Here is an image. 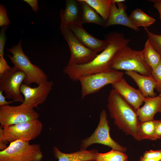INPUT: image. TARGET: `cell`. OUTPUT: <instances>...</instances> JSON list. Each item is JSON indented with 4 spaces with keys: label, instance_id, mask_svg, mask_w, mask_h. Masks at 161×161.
Here are the masks:
<instances>
[{
    "label": "cell",
    "instance_id": "14",
    "mask_svg": "<svg viewBox=\"0 0 161 161\" xmlns=\"http://www.w3.org/2000/svg\"><path fill=\"white\" fill-rule=\"evenodd\" d=\"M80 41L85 46L98 53L106 49L107 42L94 37L83 28L82 25L70 24L67 26Z\"/></svg>",
    "mask_w": 161,
    "mask_h": 161
},
{
    "label": "cell",
    "instance_id": "13",
    "mask_svg": "<svg viewBox=\"0 0 161 161\" xmlns=\"http://www.w3.org/2000/svg\"><path fill=\"white\" fill-rule=\"evenodd\" d=\"M112 85L113 89L135 110L140 108L144 102L145 97L141 92L129 85L123 78Z\"/></svg>",
    "mask_w": 161,
    "mask_h": 161
},
{
    "label": "cell",
    "instance_id": "16",
    "mask_svg": "<svg viewBox=\"0 0 161 161\" xmlns=\"http://www.w3.org/2000/svg\"><path fill=\"white\" fill-rule=\"evenodd\" d=\"M126 6L123 3H112L109 18L103 27H107L113 25H122L138 32L140 29L135 26L128 16Z\"/></svg>",
    "mask_w": 161,
    "mask_h": 161
},
{
    "label": "cell",
    "instance_id": "9",
    "mask_svg": "<svg viewBox=\"0 0 161 161\" xmlns=\"http://www.w3.org/2000/svg\"><path fill=\"white\" fill-rule=\"evenodd\" d=\"M39 114L34 109L22 103L0 107V127L3 128L38 119Z\"/></svg>",
    "mask_w": 161,
    "mask_h": 161
},
{
    "label": "cell",
    "instance_id": "38",
    "mask_svg": "<svg viewBox=\"0 0 161 161\" xmlns=\"http://www.w3.org/2000/svg\"><path fill=\"white\" fill-rule=\"evenodd\" d=\"M159 95L161 97V92H160V93Z\"/></svg>",
    "mask_w": 161,
    "mask_h": 161
},
{
    "label": "cell",
    "instance_id": "8",
    "mask_svg": "<svg viewBox=\"0 0 161 161\" xmlns=\"http://www.w3.org/2000/svg\"><path fill=\"white\" fill-rule=\"evenodd\" d=\"M110 130L107 114L106 111L103 109L100 114L99 121L97 127L90 136L81 141L80 149H86L92 145L97 143L125 153L127 151L126 148L120 145L111 138Z\"/></svg>",
    "mask_w": 161,
    "mask_h": 161
},
{
    "label": "cell",
    "instance_id": "3",
    "mask_svg": "<svg viewBox=\"0 0 161 161\" xmlns=\"http://www.w3.org/2000/svg\"><path fill=\"white\" fill-rule=\"evenodd\" d=\"M110 67L117 70L134 71L147 76H151L152 71L143 59L142 51L133 49L128 45L116 53L112 60Z\"/></svg>",
    "mask_w": 161,
    "mask_h": 161
},
{
    "label": "cell",
    "instance_id": "4",
    "mask_svg": "<svg viewBox=\"0 0 161 161\" xmlns=\"http://www.w3.org/2000/svg\"><path fill=\"white\" fill-rule=\"evenodd\" d=\"M43 124L38 119L11 126L3 128L0 127V150L7 147L6 143L21 140L30 141L39 135L42 130Z\"/></svg>",
    "mask_w": 161,
    "mask_h": 161
},
{
    "label": "cell",
    "instance_id": "6",
    "mask_svg": "<svg viewBox=\"0 0 161 161\" xmlns=\"http://www.w3.org/2000/svg\"><path fill=\"white\" fill-rule=\"evenodd\" d=\"M17 140L0 151V161H41L43 157L40 145Z\"/></svg>",
    "mask_w": 161,
    "mask_h": 161
},
{
    "label": "cell",
    "instance_id": "18",
    "mask_svg": "<svg viewBox=\"0 0 161 161\" xmlns=\"http://www.w3.org/2000/svg\"><path fill=\"white\" fill-rule=\"evenodd\" d=\"M98 151L97 149H82L78 151L67 153L60 151L54 146L53 153L58 161H96Z\"/></svg>",
    "mask_w": 161,
    "mask_h": 161
},
{
    "label": "cell",
    "instance_id": "24",
    "mask_svg": "<svg viewBox=\"0 0 161 161\" xmlns=\"http://www.w3.org/2000/svg\"><path fill=\"white\" fill-rule=\"evenodd\" d=\"M155 121L153 120L140 122L137 128V134L139 141L145 139L155 140Z\"/></svg>",
    "mask_w": 161,
    "mask_h": 161
},
{
    "label": "cell",
    "instance_id": "15",
    "mask_svg": "<svg viewBox=\"0 0 161 161\" xmlns=\"http://www.w3.org/2000/svg\"><path fill=\"white\" fill-rule=\"evenodd\" d=\"M82 8L80 0H66V7L60 11V26L66 27L70 24L82 25Z\"/></svg>",
    "mask_w": 161,
    "mask_h": 161
},
{
    "label": "cell",
    "instance_id": "30",
    "mask_svg": "<svg viewBox=\"0 0 161 161\" xmlns=\"http://www.w3.org/2000/svg\"><path fill=\"white\" fill-rule=\"evenodd\" d=\"M142 157L145 158L161 159V149L146 151Z\"/></svg>",
    "mask_w": 161,
    "mask_h": 161
},
{
    "label": "cell",
    "instance_id": "7",
    "mask_svg": "<svg viewBox=\"0 0 161 161\" xmlns=\"http://www.w3.org/2000/svg\"><path fill=\"white\" fill-rule=\"evenodd\" d=\"M123 72L111 69L81 76L78 81L81 84L82 98L98 92L107 85L117 82L123 78Z\"/></svg>",
    "mask_w": 161,
    "mask_h": 161
},
{
    "label": "cell",
    "instance_id": "1",
    "mask_svg": "<svg viewBox=\"0 0 161 161\" xmlns=\"http://www.w3.org/2000/svg\"><path fill=\"white\" fill-rule=\"evenodd\" d=\"M107 45L91 62L84 64L67 65L63 72L73 81H78L81 76L106 71L111 69L112 60L120 49L128 45L131 40L122 32H112L105 35Z\"/></svg>",
    "mask_w": 161,
    "mask_h": 161
},
{
    "label": "cell",
    "instance_id": "25",
    "mask_svg": "<svg viewBox=\"0 0 161 161\" xmlns=\"http://www.w3.org/2000/svg\"><path fill=\"white\" fill-rule=\"evenodd\" d=\"M128 158L125 153L112 149L106 153L98 152L96 161H125L128 159Z\"/></svg>",
    "mask_w": 161,
    "mask_h": 161
},
{
    "label": "cell",
    "instance_id": "37",
    "mask_svg": "<svg viewBox=\"0 0 161 161\" xmlns=\"http://www.w3.org/2000/svg\"><path fill=\"white\" fill-rule=\"evenodd\" d=\"M126 1L125 0H112V3H114L115 4L123 3Z\"/></svg>",
    "mask_w": 161,
    "mask_h": 161
},
{
    "label": "cell",
    "instance_id": "26",
    "mask_svg": "<svg viewBox=\"0 0 161 161\" xmlns=\"http://www.w3.org/2000/svg\"><path fill=\"white\" fill-rule=\"evenodd\" d=\"M151 44L161 56V35H157L150 31L147 27L144 28Z\"/></svg>",
    "mask_w": 161,
    "mask_h": 161
},
{
    "label": "cell",
    "instance_id": "20",
    "mask_svg": "<svg viewBox=\"0 0 161 161\" xmlns=\"http://www.w3.org/2000/svg\"><path fill=\"white\" fill-rule=\"evenodd\" d=\"M82 8L81 24L92 23L104 26L106 22L84 0H80Z\"/></svg>",
    "mask_w": 161,
    "mask_h": 161
},
{
    "label": "cell",
    "instance_id": "34",
    "mask_svg": "<svg viewBox=\"0 0 161 161\" xmlns=\"http://www.w3.org/2000/svg\"><path fill=\"white\" fill-rule=\"evenodd\" d=\"M3 92L2 91L0 90V107L9 105L14 102L13 100L10 101H6L5 99L6 97L3 95L2 94Z\"/></svg>",
    "mask_w": 161,
    "mask_h": 161
},
{
    "label": "cell",
    "instance_id": "35",
    "mask_svg": "<svg viewBox=\"0 0 161 161\" xmlns=\"http://www.w3.org/2000/svg\"><path fill=\"white\" fill-rule=\"evenodd\" d=\"M151 1L154 2L153 6L158 11L159 14V18L161 21V0H154Z\"/></svg>",
    "mask_w": 161,
    "mask_h": 161
},
{
    "label": "cell",
    "instance_id": "10",
    "mask_svg": "<svg viewBox=\"0 0 161 161\" xmlns=\"http://www.w3.org/2000/svg\"><path fill=\"white\" fill-rule=\"evenodd\" d=\"M60 30L71 52L68 65L85 64L92 61L97 55V53L85 46L67 27L60 26Z\"/></svg>",
    "mask_w": 161,
    "mask_h": 161
},
{
    "label": "cell",
    "instance_id": "32",
    "mask_svg": "<svg viewBox=\"0 0 161 161\" xmlns=\"http://www.w3.org/2000/svg\"><path fill=\"white\" fill-rule=\"evenodd\" d=\"M155 136L157 140L161 139V119L155 120Z\"/></svg>",
    "mask_w": 161,
    "mask_h": 161
},
{
    "label": "cell",
    "instance_id": "29",
    "mask_svg": "<svg viewBox=\"0 0 161 161\" xmlns=\"http://www.w3.org/2000/svg\"><path fill=\"white\" fill-rule=\"evenodd\" d=\"M8 26H4L1 28L0 33V57H4V47L6 39L5 32Z\"/></svg>",
    "mask_w": 161,
    "mask_h": 161
},
{
    "label": "cell",
    "instance_id": "39",
    "mask_svg": "<svg viewBox=\"0 0 161 161\" xmlns=\"http://www.w3.org/2000/svg\"><path fill=\"white\" fill-rule=\"evenodd\" d=\"M125 161H128V159H127Z\"/></svg>",
    "mask_w": 161,
    "mask_h": 161
},
{
    "label": "cell",
    "instance_id": "31",
    "mask_svg": "<svg viewBox=\"0 0 161 161\" xmlns=\"http://www.w3.org/2000/svg\"><path fill=\"white\" fill-rule=\"evenodd\" d=\"M12 68L8 64L4 57H0V76Z\"/></svg>",
    "mask_w": 161,
    "mask_h": 161
},
{
    "label": "cell",
    "instance_id": "17",
    "mask_svg": "<svg viewBox=\"0 0 161 161\" xmlns=\"http://www.w3.org/2000/svg\"><path fill=\"white\" fill-rule=\"evenodd\" d=\"M144 102V105L136 110L140 122L154 120L155 115L161 112V97L159 95L145 97Z\"/></svg>",
    "mask_w": 161,
    "mask_h": 161
},
{
    "label": "cell",
    "instance_id": "22",
    "mask_svg": "<svg viewBox=\"0 0 161 161\" xmlns=\"http://www.w3.org/2000/svg\"><path fill=\"white\" fill-rule=\"evenodd\" d=\"M129 18L133 24L138 27H147L153 24L155 20L143 12L140 8H137L132 11Z\"/></svg>",
    "mask_w": 161,
    "mask_h": 161
},
{
    "label": "cell",
    "instance_id": "11",
    "mask_svg": "<svg viewBox=\"0 0 161 161\" xmlns=\"http://www.w3.org/2000/svg\"><path fill=\"white\" fill-rule=\"evenodd\" d=\"M25 78L24 72L14 66L0 76V90L4 92L6 98L22 103L24 99L20 88Z\"/></svg>",
    "mask_w": 161,
    "mask_h": 161
},
{
    "label": "cell",
    "instance_id": "19",
    "mask_svg": "<svg viewBox=\"0 0 161 161\" xmlns=\"http://www.w3.org/2000/svg\"><path fill=\"white\" fill-rule=\"evenodd\" d=\"M125 73L135 82L139 89L145 97L156 96V93L154 91L156 83L151 76L142 75L134 71H126Z\"/></svg>",
    "mask_w": 161,
    "mask_h": 161
},
{
    "label": "cell",
    "instance_id": "12",
    "mask_svg": "<svg viewBox=\"0 0 161 161\" xmlns=\"http://www.w3.org/2000/svg\"><path fill=\"white\" fill-rule=\"evenodd\" d=\"M53 84V82L47 80L34 87L23 83L20 88L24 99L22 103L33 108L37 107L45 101L52 89Z\"/></svg>",
    "mask_w": 161,
    "mask_h": 161
},
{
    "label": "cell",
    "instance_id": "33",
    "mask_svg": "<svg viewBox=\"0 0 161 161\" xmlns=\"http://www.w3.org/2000/svg\"><path fill=\"white\" fill-rule=\"evenodd\" d=\"M32 7V10L35 12H37L38 10V1L37 0H24Z\"/></svg>",
    "mask_w": 161,
    "mask_h": 161
},
{
    "label": "cell",
    "instance_id": "2",
    "mask_svg": "<svg viewBox=\"0 0 161 161\" xmlns=\"http://www.w3.org/2000/svg\"><path fill=\"white\" fill-rule=\"evenodd\" d=\"M107 107L118 128L139 141L137 130L140 122L136 110L113 89L110 91Z\"/></svg>",
    "mask_w": 161,
    "mask_h": 161
},
{
    "label": "cell",
    "instance_id": "5",
    "mask_svg": "<svg viewBox=\"0 0 161 161\" xmlns=\"http://www.w3.org/2000/svg\"><path fill=\"white\" fill-rule=\"evenodd\" d=\"M7 50L12 55H7L14 66L24 72L25 78L24 84L30 86L32 83L39 85L47 80V76L43 71L37 66L32 64L28 57L24 54L21 45V39L18 44Z\"/></svg>",
    "mask_w": 161,
    "mask_h": 161
},
{
    "label": "cell",
    "instance_id": "27",
    "mask_svg": "<svg viewBox=\"0 0 161 161\" xmlns=\"http://www.w3.org/2000/svg\"><path fill=\"white\" fill-rule=\"evenodd\" d=\"M151 76L156 83L155 89L160 92H161V60L155 68L152 70Z\"/></svg>",
    "mask_w": 161,
    "mask_h": 161
},
{
    "label": "cell",
    "instance_id": "36",
    "mask_svg": "<svg viewBox=\"0 0 161 161\" xmlns=\"http://www.w3.org/2000/svg\"><path fill=\"white\" fill-rule=\"evenodd\" d=\"M139 161H161V159L145 158L141 157Z\"/></svg>",
    "mask_w": 161,
    "mask_h": 161
},
{
    "label": "cell",
    "instance_id": "23",
    "mask_svg": "<svg viewBox=\"0 0 161 161\" xmlns=\"http://www.w3.org/2000/svg\"><path fill=\"white\" fill-rule=\"evenodd\" d=\"M106 22L110 13L112 0H84Z\"/></svg>",
    "mask_w": 161,
    "mask_h": 161
},
{
    "label": "cell",
    "instance_id": "21",
    "mask_svg": "<svg viewBox=\"0 0 161 161\" xmlns=\"http://www.w3.org/2000/svg\"><path fill=\"white\" fill-rule=\"evenodd\" d=\"M142 51L143 58L152 70L157 66L161 60V56L155 49L148 39L146 41Z\"/></svg>",
    "mask_w": 161,
    "mask_h": 161
},
{
    "label": "cell",
    "instance_id": "28",
    "mask_svg": "<svg viewBox=\"0 0 161 161\" xmlns=\"http://www.w3.org/2000/svg\"><path fill=\"white\" fill-rule=\"evenodd\" d=\"M10 22L8 18L6 9L4 5L0 4V27L9 26Z\"/></svg>",
    "mask_w": 161,
    "mask_h": 161
}]
</instances>
